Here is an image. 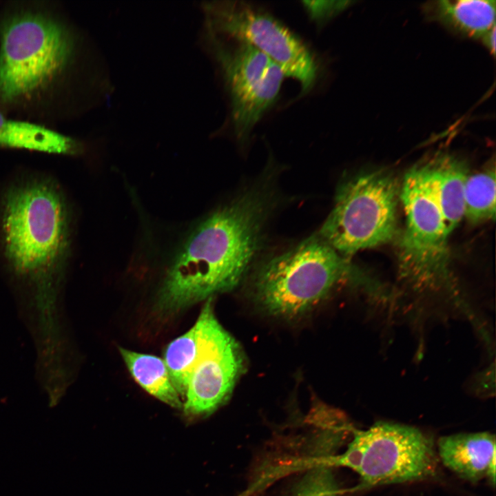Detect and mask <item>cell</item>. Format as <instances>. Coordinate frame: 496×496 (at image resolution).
Segmentation results:
<instances>
[{"label":"cell","instance_id":"cell-1","mask_svg":"<svg viewBox=\"0 0 496 496\" xmlns=\"http://www.w3.org/2000/svg\"><path fill=\"white\" fill-rule=\"evenodd\" d=\"M271 200L269 189L254 187L202 220L172 258L158 309L176 312L235 288L260 248Z\"/></svg>","mask_w":496,"mask_h":496},{"label":"cell","instance_id":"cell-2","mask_svg":"<svg viewBox=\"0 0 496 496\" xmlns=\"http://www.w3.org/2000/svg\"><path fill=\"white\" fill-rule=\"evenodd\" d=\"M78 34L43 6H14L0 19V106L41 110L59 101L74 74Z\"/></svg>","mask_w":496,"mask_h":496},{"label":"cell","instance_id":"cell-3","mask_svg":"<svg viewBox=\"0 0 496 496\" xmlns=\"http://www.w3.org/2000/svg\"><path fill=\"white\" fill-rule=\"evenodd\" d=\"M5 257L14 271L50 280L63 265L70 247L69 214L53 183L32 180L9 189L3 199Z\"/></svg>","mask_w":496,"mask_h":496},{"label":"cell","instance_id":"cell-4","mask_svg":"<svg viewBox=\"0 0 496 496\" xmlns=\"http://www.w3.org/2000/svg\"><path fill=\"white\" fill-rule=\"evenodd\" d=\"M355 271L347 257L318 234L262 265L254 278V298L271 315L298 318L357 276Z\"/></svg>","mask_w":496,"mask_h":496},{"label":"cell","instance_id":"cell-5","mask_svg":"<svg viewBox=\"0 0 496 496\" xmlns=\"http://www.w3.org/2000/svg\"><path fill=\"white\" fill-rule=\"evenodd\" d=\"M349 441L331 462L355 472L364 486L428 479L437 473L434 442L414 426L380 421L365 431L354 428Z\"/></svg>","mask_w":496,"mask_h":496},{"label":"cell","instance_id":"cell-6","mask_svg":"<svg viewBox=\"0 0 496 496\" xmlns=\"http://www.w3.org/2000/svg\"><path fill=\"white\" fill-rule=\"evenodd\" d=\"M401 199L406 225L399 240L401 276L418 289L452 287L444 220L432 185L428 161L404 175Z\"/></svg>","mask_w":496,"mask_h":496},{"label":"cell","instance_id":"cell-7","mask_svg":"<svg viewBox=\"0 0 496 496\" xmlns=\"http://www.w3.org/2000/svg\"><path fill=\"white\" fill-rule=\"evenodd\" d=\"M399 187L386 171L348 180L318 235L345 257L390 242L397 234Z\"/></svg>","mask_w":496,"mask_h":496},{"label":"cell","instance_id":"cell-8","mask_svg":"<svg viewBox=\"0 0 496 496\" xmlns=\"http://www.w3.org/2000/svg\"><path fill=\"white\" fill-rule=\"evenodd\" d=\"M206 10L213 32L245 42L267 55L287 77L300 83L301 96L313 88L318 72L313 54L269 12L243 1L209 3Z\"/></svg>","mask_w":496,"mask_h":496},{"label":"cell","instance_id":"cell-9","mask_svg":"<svg viewBox=\"0 0 496 496\" xmlns=\"http://www.w3.org/2000/svg\"><path fill=\"white\" fill-rule=\"evenodd\" d=\"M213 39L230 96L234 133L244 142L276 103L286 76L269 57L249 44L230 38L231 43L226 44Z\"/></svg>","mask_w":496,"mask_h":496},{"label":"cell","instance_id":"cell-10","mask_svg":"<svg viewBox=\"0 0 496 496\" xmlns=\"http://www.w3.org/2000/svg\"><path fill=\"white\" fill-rule=\"evenodd\" d=\"M198 317L203 323L202 344L188 379L182 408L191 418L208 416L227 400L245 362L239 344L216 319L211 299Z\"/></svg>","mask_w":496,"mask_h":496},{"label":"cell","instance_id":"cell-11","mask_svg":"<svg viewBox=\"0 0 496 496\" xmlns=\"http://www.w3.org/2000/svg\"><path fill=\"white\" fill-rule=\"evenodd\" d=\"M436 451L445 467L460 478L477 484L486 477L495 457V436L490 432L445 435L437 440Z\"/></svg>","mask_w":496,"mask_h":496},{"label":"cell","instance_id":"cell-12","mask_svg":"<svg viewBox=\"0 0 496 496\" xmlns=\"http://www.w3.org/2000/svg\"><path fill=\"white\" fill-rule=\"evenodd\" d=\"M427 161L432 185L449 235L464 216L468 165L462 159L448 153L435 154Z\"/></svg>","mask_w":496,"mask_h":496},{"label":"cell","instance_id":"cell-13","mask_svg":"<svg viewBox=\"0 0 496 496\" xmlns=\"http://www.w3.org/2000/svg\"><path fill=\"white\" fill-rule=\"evenodd\" d=\"M424 12L451 31L479 41L495 28L494 0L433 1L425 4Z\"/></svg>","mask_w":496,"mask_h":496},{"label":"cell","instance_id":"cell-14","mask_svg":"<svg viewBox=\"0 0 496 496\" xmlns=\"http://www.w3.org/2000/svg\"><path fill=\"white\" fill-rule=\"evenodd\" d=\"M0 147L56 154H73L81 150V144L72 138L39 124L8 118L1 110Z\"/></svg>","mask_w":496,"mask_h":496},{"label":"cell","instance_id":"cell-15","mask_svg":"<svg viewBox=\"0 0 496 496\" xmlns=\"http://www.w3.org/2000/svg\"><path fill=\"white\" fill-rule=\"evenodd\" d=\"M119 352L132 378L145 391L173 408H183L163 360L123 348Z\"/></svg>","mask_w":496,"mask_h":496},{"label":"cell","instance_id":"cell-16","mask_svg":"<svg viewBox=\"0 0 496 496\" xmlns=\"http://www.w3.org/2000/svg\"><path fill=\"white\" fill-rule=\"evenodd\" d=\"M203 323L198 317L193 327L166 347L164 362L183 404L188 379L200 353Z\"/></svg>","mask_w":496,"mask_h":496},{"label":"cell","instance_id":"cell-17","mask_svg":"<svg viewBox=\"0 0 496 496\" xmlns=\"http://www.w3.org/2000/svg\"><path fill=\"white\" fill-rule=\"evenodd\" d=\"M495 167L468 175L464 190V216L477 224L495 216Z\"/></svg>","mask_w":496,"mask_h":496},{"label":"cell","instance_id":"cell-18","mask_svg":"<svg viewBox=\"0 0 496 496\" xmlns=\"http://www.w3.org/2000/svg\"><path fill=\"white\" fill-rule=\"evenodd\" d=\"M331 456L309 463L285 496H341Z\"/></svg>","mask_w":496,"mask_h":496},{"label":"cell","instance_id":"cell-19","mask_svg":"<svg viewBox=\"0 0 496 496\" xmlns=\"http://www.w3.org/2000/svg\"><path fill=\"white\" fill-rule=\"evenodd\" d=\"M353 3L352 1H304L302 6L309 18L322 24L336 17Z\"/></svg>","mask_w":496,"mask_h":496},{"label":"cell","instance_id":"cell-20","mask_svg":"<svg viewBox=\"0 0 496 496\" xmlns=\"http://www.w3.org/2000/svg\"><path fill=\"white\" fill-rule=\"evenodd\" d=\"M485 47L494 55L495 52V28L488 31L480 40Z\"/></svg>","mask_w":496,"mask_h":496}]
</instances>
